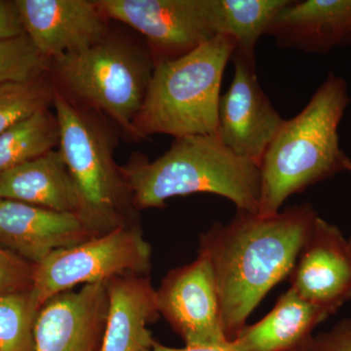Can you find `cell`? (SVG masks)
I'll return each mask as SVG.
<instances>
[{
	"label": "cell",
	"mask_w": 351,
	"mask_h": 351,
	"mask_svg": "<svg viewBox=\"0 0 351 351\" xmlns=\"http://www.w3.org/2000/svg\"><path fill=\"white\" fill-rule=\"evenodd\" d=\"M54 99V86L43 77L25 82L0 85V134L49 108Z\"/></svg>",
	"instance_id": "22"
},
{
	"label": "cell",
	"mask_w": 351,
	"mask_h": 351,
	"mask_svg": "<svg viewBox=\"0 0 351 351\" xmlns=\"http://www.w3.org/2000/svg\"><path fill=\"white\" fill-rule=\"evenodd\" d=\"M330 315L290 288L263 319L246 325L230 343L239 351H302Z\"/></svg>",
	"instance_id": "17"
},
{
	"label": "cell",
	"mask_w": 351,
	"mask_h": 351,
	"mask_svg": "<svg viewBox=\"0 0 351 351\" xmlns=\"http://www.w3.org/2000/svg\"><path fill=\"white\" fill-rule=\"evenodd\" d=\"M350 173H351V169H350ZM348 246H350V253H351V239L350 240H348Z\"/></svg>",
	"instance_id": "28"
},
{
	"label": "cell",
	"mask_w": 351,
	"mask_h": 351,
	"mask_svg": "<svg viewBox=\"0 0 351 351\" xmlns=\"http://www.w3.org/2000/svg\"><path fill=\"white\" fill-rule=\"evenodd\" d=\"M108 308L101 351H144L154 345L147 325L158 319L149 276L127 274L107 281Z\"/></svg>",
	"instance_id": "16"
},
{
	"label": "cell",
	"mask_w": 351,
	"mask_h": 351,
	"mask_svg": "<svg viewBox=\"0 0 351 351\" xmlns=\"http://www.w3.org/2000/svg\"><path fill=\"white\" fill-rule=\"evenodd\" d=\"M137 210L162 209L176 196L211 193L232 201L237 211L257 214L261 169L235 154L217 135L175 138L163 156H142L120 167Z\"/></svg>",
	"instance_id": "3"
},
{
	"label": "cell",
	"mask_w": 351,
	"mask_h": 351,
	"mask_svg": "<svg viewBox=\"0 0 351 351\" xmlns=\"http://www.w3.org/2000/svg\"><path fill=\"white\" fill-rule=\"evenodd\" d=\"M59 142L56 114L39 110L0 134V175L54 151Z\"/></svg>",
	"instance_id": "20"
},
{
	"label": "cell",
	"mask_w": 351,
	"mask_h": 351,
	"mask_svg": "<svg viewBox=\"0 0 351 351\" xmlns=\"http://www.w3.org/2000/svg\"><path fill=\"white\" fill-rule=\"evenodd\" d=\"M291 0H208L217 36H230L237 52L255 58L256 46Z\"/></svg>",
	"instance_id": "19"
},
{
	"label": "cell",
	"mask_w": 351,
	"mask_h": 351,
	"mask_svg": "<svg viewBox=\"0 0 351 351\" xmlns=\"http://www.w3.org/2000/svg\"><path fill=\"white\" fill-rule=\"evenodd\" d=\"M36 265L0 248V295L31 290Z\"/></svg>",
	"instance_id": "24"
},
{
	"label": "cell",
	"mask_w": 351,
	"mask_h": 351,
	"mask_svg": "<svg viewBox=\"0 0 351 351\" xmlns=\"http://www.w3.org/2000/svg\"><path fill=\"white\" fill-rule=\"evenodd\" d=\"M158 313L186 346H226L213 267L199 253L193 263L170 270L156 290Z\"/></svg>",
	"instance_id": "10"
},
{
	"label": "cell",
	"mask_w": 351,
	"mask_h": 351,
	"mask_svg": "<svg viewBox=\"0 0 351 351\" xmlns=\"http://www.w3.org/2000/svg\"><path fill=\"white\" fill-rule=\"evenodd\" d=\"M92 237L95 235L77 215L0 199V243L32 265Z\"/></svg>",
	"instance_id": "14"
},
{
	"label": "cell",
	"mask_w": 351,
	"mask_h": 351,
	"mask_svg": "<svg viewBox=\"0 0 351 351\" xmlns=\"http://www.w3.org/2000/svg\"><path fill=\"white\" fill-rule=\"evenodd\" d=\"M318 217L309 203L269 217L237 211L230 223H214L201 235L199 253L213 267L228 341L267 293L290 276Z\"/></svg>",
	"instance_id": "1"
},
{
	"label": "cell",
	"mask_w": 351,
	"mask_h": 351,
	"mask_svg": "<svg viewBox=\"0 0 351 351\" xmlns=\"http://www.w3.org/2000/svg\"><path fill=\"white\" fill-rule=\"evenodd\" d=\"M52 105L59 123V152L80 196V218L95 237L137 225L138 210L113 159L112 132L55 87Z\"/></svg>",
	"instance_id": "5"
},
{
	"label": "cell",
	"mask_w": 351,
	"mask_h": 351,
	"mask_svg": "<svg viewBox=\"0 0 351 351\" xmlns=\"http://www.w3.org/2000/svg\"><path fill=\"white\" fill-rule=\"evenodd\" d=\"M267 36L280 47L325 54L351 43V0H291Z\"/></svg>",
	"instance_id": "15"
},
{
	"label": "cell",
	"mask_w": 351,
	"mask_h": 351,
	"mask_svg": "<svg viewBox=\"0 0 351 351\" xmlns=\"http://www.w3.org/2000/svg\"><path fill=\"white\" fill-rule=\"evenodd\" d=\"M0 199L80 217V196L59 149L0 175Z\"/></svg>",
	"instance_id": "18"
},
{
	"label": "cell",
	"mask_w": 351,
	"mask_h": 351,
	"mask_svg": "<svg viewBox=\"0 0 351 351\" xmlns=\"http://www.w3.org/2000/svg\"><path fill=\"white\" fill-rule=\"evenodd\" d=\"M232 82L219 101L217 137L237 156L261 163L284 119L258 82L255 58L234 50Z\"/></svg>",
	"instance_id": "9"
},
{
	"label": "cell",
	"mask_w": 351,
	"mask_h": 351,
	"mask_svg": "<svg viewBox=\"0 0 351 351\" xmlns=\"http://www.w3.org/2000/svg\"><path fill=\"white\" fill-rule=\"evenodd\" d=\"M108 20L147 39L154 64L177 59L217 36L208 0H99Z\"/></svg>",
	"instance_id": "8"
},
{
	"label": "cell",
	"mask_w": 351,
	"mask_h": 351,
	"mask_svg": "<svg viewBox=\"0 0 351 351\" xmlns=\"http://www.w3.org/2000/svg\"><path fill=\"white\" fill-rule=\"evenodd\" d=\"M351 101L348 83L330 73L301 112L284 120L260 165L258 216H274L288 197L350 172L339 127Z\"/></svg>",
	"instance_id": "2"
},
{
	"label": "cell",
	"mask_w": 351,
	"mask_h": 351,
	"mask_svg": "<svg viewBox=\"0 0 351 351\" xmlns=\"http://www.w3.org/2000/svg\"><path fill=\"white\" fill-rule=\"evenodd\" d=\"M289 277L302 299L331 315L351 300V253L338 226L316 219Z\"/></svg>",
	"instance_id": "12"
},
{
	"label": "cell",
	"mask_w": 351,
	"mask_h": 351,
	"mask_svg": "<svg viewBox=\"0 0 351 351\" xmlns=\"http://www.w3.org/2000/svg\"><path fill=\"white\" fill-rule=\"evenodd\" d=\"M108 308L107 282L55 295L36 318V351H101Z\"/></svg>",
	"instance_id": "13"
},
{
	"label": "cell",
	"mask_w": 351,
	"mask_h": 351,
	"mask_svg": "<svg viewBox=\"0 0 351 351\" xmlns=\"http://www.w3.org/2000/svg\"><path fill=\"white\" fill-rule=\"evenodd\" d=\"M235 49L232 38L219 34L184 56L154 64L134 121L135 138L216 135L221 80Z\"/></svg>",
	"instance_id": "4"
},
{
	"label": "cell",
	"mask_w": 351,
	"mask_h": 351,
	"mask_svg": "<svg viewBox=\"0 0 351 351\" xmlns=\"http://www.w3.org/2000/svg\"><path fill=\"white\" fill-rule=\"evenodd\" d=\"M55 87L75 103L107 115L135 138L134 121L144 103L154 69L149 48L108 34L100 43L55 60Z\"/></svg>",
	"instance_id": "6"
},
{
	"label": "cell",
	"mask_w": 351,
	"mask_h": 351,
	"mask_svg": "<svg viewBox=\"0 0 351 351\" xmlns=\"http://www.w3.org/2000/svg\"><path fill=\"white\" fill-rule=\"evenodd\" d=\"M39 311L29 291L0 295V351H36Z\"/></svg>",
	"instance_id": "21"
},
{
	"label": "cell",
	"mask_w": 351,
	"mask_h": 351,
	"mask_svg": "<svg viewBox=\"0 0 351 351\" xmlns=\"http://www.w3.org/2000/svg\"><path fill=\"white\" fill-rule=\"evenodd\" d=\"M152 248L140 223L122 226L69 248L53 252L34 267L29 294L41 308L55 295L80 284L107 282L115 276H149Z\"/></svg>",
	"instance_id": "7"
},
{
	"label": "cell",
	"mask_w": 351,
	"mask_h": 351,
	"mask_svg": "<svg viewBox=\"0 0 351 351\" xmlns=\"http://www.w3.org/2000/svg\"><path fill=\"white\" fill-rule=\"evenodd\" d=\"M144 351H239L235 350L232 343H228L226 346H184V348H169L154 341V345L149 350Z\"/></svg>",
	"instance_id": "27"
},
{
	"label": "cell",
	"mask_w": 351,
	"mask_h": 351,
	"mask_svg": "<svg viewBox=\"0 0 351 351\" xmlns=\"http://www.w3.org/2000/svg\"><path fill=\"white\" fill-rule=\"evenodd\" d=\"M302 351H351V317L339 321L330 331L313 336Z\"/></svg>",
	"instance_id": "25"
},
{
	"label": "cell",
	"mask_w": 351,
	"mask_h": 351,
	"mask_svg": "<svg viewBox=\"0 0 351 351\" xmlns=\"http://www.w3.org/2000/svg\"><path fill=\"white\" fill-rule=\"evenodd\" d=\"M50 64L25 34L0 40V85L38 80L50 69Z\"/></svg>",
	"instance_id": "23"
},
{
	"label": "cell",
	"mask_w": 351,
	"mask_h": 351,
	"mask_svg": "<svg viewBox=\"0 0 351 351\" xmlns=\"http://www.w3.org/2000/svg\"><path fill=\"white\" fill-rule=\"evenodd\" d=\"M25 34L39 54L52 63L80 52L108 36V18L97 1L16 0Z\"/></svg>",
	"instance_id": "11"
},
{
	"label": "cell",
	"mask_w": 351,
	"mask_h": 351,
	"mask_svg": "<svg viewBox=\"0 0 351 351\" xmlns=\"http://www.w3.org/2000/svg\"><path fill=\"white\" fill-rule=\"evenodd\" d=\"M24 34V27L15 2L0 0V40L19 38Z\"/></svg>",
	"instance_id": "26"
}]
</instances>
